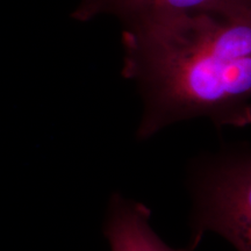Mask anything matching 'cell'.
<instances>
[{
  "label": "cell",
  "instance_id": "6da1fadb",
  "mask_svg": "<svg viewBox=\"0 0 251 251\" xmlns=\"http://www.w3.org/2000/svg\"><path fill=\"white\" fill-rule=\"evenodd\" d=\"M122 27V76L143 102L139 139L194 118L226 127L251 124V6Z\"/></svg>",
  "mask_w": 251,
  "mask_h": 251
},
{
  "label": "cell",
  "instance_id": "3957f363",
  "mask_svg": "<svg viewBox=\"0 0 251 251\" xmlns=\"http://www.w3.org/2000/svg\"><path fill=\"white\" fill-rule=\"evenodd\" d=\"M251 6V0H83L71 17L86 23L107 15L122 26L166 15L193 13L216 7Z\"/></svg>",
  "mask_w": 251,
  "mask_h": 251
},
{
  "label": "cell",
  "instance_id": "7a4b0ae2",
  "mask_svg": "<svg viewBox=\"0 0 251 251\" xmlns=\"http://www.w3.org/2000/svg\"><path fill=\"white\" fill-rule=\"evenodd\" d=\"M196 241L206 231L225 237L237 251H251V152L219 161L197 190Z\"/></svg>",
  "mask_w": 251,
  "mask_h": 251
},
{
  "label": "cell",
  "instance_id": "277c9868",
  "mask_svg": "<svg viewBox=\"0 0 251 251\" xmlns=\"http://www.w3.org/2000/svg\"><path fill=\"white\" fill-rule=\"evenodd\" d=\"M111 251H188L170 248L150 226V211L142 203L114 196L105 225Z\"/></svg>",
  "mask_w": 251,
  "mask_h": 251
}]
</instances>
